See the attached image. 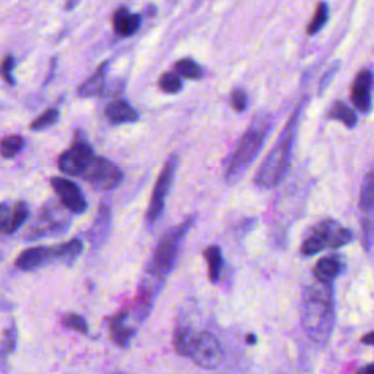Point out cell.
Segmentation results:
<instances>
[{
	"instance_id": "obj_1",
	"label": "cell",
	"mask_w": 374,
	"mask_h": 374,
	"mask_svg": "<svg viewBox=\"0 0 374 374\" xmlns=\"http://www.w3.org/2000/svg\"><path fill=\"white\" fill-rule=\"evenodd\" d=\"M193 223L194 218H187L182 224L173 227L163 235L158 244H156L144 270L139 289H137L135 299L133 314L137 322L145 320L151 313L156 297H158L163 285L166 284V280L175 266L177 258H179L182 249V243L190 228L193 227Z\"/></svg>"
},
{
	"instance_id": "obj_2",
	"label": "cell",
	"mask_w": 374,
	"mask_h": 374,
	"mask_svg": "<svg viewBox=\"0 0 374 374\" xmlns=\"http://www.w3.org/2000/svg\"><path fill=\"white\" fill-rule=\"evenodd\" d=\"M335 300L332 284L306 287L301 300V323L307 337L316 345H326L335 328Z\"/></svg>"
},
{
	"instance_id": "obj_3",
	"label": "cell",
	"mask_w": 374,
	"mask_h": 374,
	"mask_svg": "<svg viewBox=\"0 0 374 374\" xmlns=\"http://www.w3.org/2000/svg\"><path fill=\"white\" fill-rule=\"evenodd\" d=\"M306 103L307 100H303L297 106V108H295V111L291 114L289 120L282 129L277 144L273 145V148L261 164L258 173H256L254 183L259 187L262 189L277 187L288 174V170L291 167L292 147L295 137H297L300 116L306 107Z\"/></svg>"
},
{
	"instance_id": "obj_4",
	"label": "cell",
	"mask_w": 374,
	"mask_h": 374,
	"mask_svg": "<svg viewBox=\"0 0 374 374\" xmlns=\"http://www.w3.org/2000/svg\"><path fill=\"white\" fill-rule=\"evenodd\" d=\"M270 114L259 113L254 116L246 133L232 151L225 171V180L230 185L237 183L259 155L266 136L270 130Z\"/></svg>"
},
{
	"instance_id": "obj_5",
	"label": "cell",
	"mask_w": 374,
	"mask_h": 374,
	"mask_svg": "<svg viewBox=\"0 0 374 374\" xmlns=\"http://www.w3.org/2000/svg\"><path fill=\"white\" fill-rule=\"evenodd\" d=\"M84 244L80 239H73L68 243L57 246H38L24 250L15 262L16 268L30 272L44 268L53 262L72 265L82 254Z\"/></svg>"
},
{
	"instance_id": "obj_6",
	"label": "cell",
	"mask_w": 374,
	"mask_h": 374,
	"mask_svg": "<svg viewBox=\"0 0 374 374\" xmlns=\"http://www.w3.org/2000/svg\"><path fill=\"white\" fill-rule=\"evenodd\" d=\"M354 239L352 231L341 225L338 221L326 218L314 224L301 242V254L314 256L325 249H341L349 244Z\"/></svg>"
},
{
	"instance_id": "obj_7",
	"label": "cell",
	"mask_w": 374,
	"mask_h": 374,
	"mask_svg": "<svg viewBox=\"0 0 374 374\" xmlns=\"http://www.w3.org/2000/svg\"><path fill=\"white\" fill-rule=\"evenodd\" d=\"M177 166H179V158H177V155H171L167 160V163L164 164L158 179H156V183L154 186L152 196H151V202L147 211V216H145V221L148 225H154L161 218V213L164 212V208H166L167 196L173 186Z\"/></svg>"
},
{
	"instance_id": "obj_8",
	"label": "cell",
	"mask_w": 374,
	"mask_h": 374,
	"mask_svg": "<svg viewBox=\"0 0 374 374\" xmlns=\"http://www.w3.org/2000/svg\"><path fill=\"white\" fill-rule=\"evenodd\" d=\"M189 357L202 368H216L224 360V349L215 335L201 332L194 335Z\"/></svg>"
},
{
	"instance_id": "obj_9",
	"label": "cell",
	"mask_w": 374,
	"mask_h": 374,
	"mask_svg": "<svg viewBox=\"0 0 374 374\" xmlns=\"http://www.w3.org/2000/svg\"><path fill=\"white\" fill-rule=\"evenodd\" d=\"M70 225V218L63 208L57 205H47L42 213L38 215L37 221L31 227V232L28 237L31 240L53 237V235H61L68 231Z\"/></svg>"
},
{
	"instance_id": "obj_10",
	"label": "cell",
	"mask_w": 374,
	"mask_h": 374,
	"mask_svg": "<svg viewBox=\"0 0 374 374\" xmlns=\"http://www.w3.org/2000/svg\"><path fill=\"white\" fill-rule=\"evenodd\" d=\"M95 190L110 192L123 180L122 170L103 156H95L92 164L82 177Z\"/></svg>"
},
{
	"instance_id": "obj_11",
	"label": "cell",
	"mask_w": 374,
	"mask_h": 374,
	"mask_svg": "<svg viewBox=\"0 0 374 374\" xmlns=\"http://www.w3.org/2000/svg\"><path fill=\"white\" fill-rule=\"evenodd\" d=\"M95 158L91 145L85 141H76L58 158V168L68 175L84 177Z\"/></svg>"
},
{
	"instance_id": "obj_12",
	"label": "cell",
	"mask_w": 374,
	"mask_h": 374,
	"mask_svg": "<svg viewBox=\"0 0 374 374\" xmlns=\"http://www.w3.org/2000/svg\"><path fill=\"white\" fill-rule=\"evenodd\" d=\"M51 187L61 199L65 209L72 213H82L87 211L88 204L82 190L76 183L63 179V177H54L51 179Z\"/></svg>"
},
{
	"instance_id": "obj_13",
	"label": "cell",
	"mask_w": 374,
	"mask_h": 374,
	"mask_svg": "<svg viewBox=\"0 0 374 374\" xmlns=\"http://www.w3.org/2000/svg\"><path fill=\"white\" fill-rule=\"evenodd\" d=\"M371 88L373 75L370 70L363 69L354 80L351 88V100L361 113H368L371 110Z\"/></svg>"
},
{
	"instance_id": "obj_14",
	"label": "cell",
	"mask_w": 374,
	"mask_h": 374,
	"mask_svg": "<svg viewBox=\"0 0 374 374\" xmlns=\"http://www.w3.org/2000/svg\"><path fill=\"white\" fill-rule=\"evenodd\" d=\"M110 230H111V209L108 204H101L100 211L96 213V218L88 232L92 247L95 249L101 247L108 237Z\"/></svg>"
},
{
	"instance_id": "obj_15",
	"label": "cell",
	"mask_w": 374,
	"mask_h": 374,
	"mask_svg": "<svg viewBox=\"0 0 374 374\" xmlns=\"http://www.w3.org/2000/svg\"><path fill=\"white\" fill-rule=\"evenodd\" d=\"M127 316H129L127 311H120V313H117L110 322L111 339L117 347H122V348L129 347L132 338L136 333V330L132 326H129Z\"/></svg>"
},
{
	"instance_id": "obj_16",
	"label": "cell",
	"mask_w": 374,
	"mask_h": 374,
	"mask_svg": "<svg viewBox=\"0 0 374 374\" xmlns=\"http://www.w3.org/2000/svg\"><path fill=\"white\" fill-rule=\"evenodd\" d=\"M141 28V16L126 8H119L113 15V30L120 37H130Z\"/></svg>"
},
{
	"instance_id": "obj_17",
	"label": "cell",
	"mask_w": 374,
	"mask_h": 374,
	"mask_svg": "<svg viewBox=\"0 0 374 374\" xmlns=\"http://www.w3.org/2000/svg\"><path fill=\"white\" fill-rule=\"evenodd\" d=\"M342 270V262L337 256H326L313 269V275L320 284H333Z\"/></svg>"
},
{
	"instance_id": "obj_18",
	"label": "cell",
	"mask_w": 374,
	"mask_h": 374,
	"mask_svg": "<svg viewBox=\"0 0 374 374\" xmlns=\"http://www.w3.org/2000/svg\"><path fill=\"white\" fill-rule=\"evenodd\" d=\"M106 116L110 123L113 125H123V123H133L139 119L137 111L125 100H116L110 103L106 108Z\"/></svg>"
},
{
	"instance_id": "obj_19",
	"label": "cell",
	"mask_w": 374,
	"mask_h": 374,
	"mask_svg": "<svg viewBox=\"0 0 374 374\" xmlns=\"http://www.w3.org/2000/svg\"><path fill=\"white\" fill-rule=\"evenodd\" d=\"M108 70V62L101 63L96 68V70L88 77V80L77 88V94L81 96L89 98V96H96L104 91L106 85V75Z\"/></svg>"
},
{
	"instance_id": "obj_20",
	"label": "cell",
	"mask_w": 374,
	"mask_h": 374,
	"mask_svg": "<svg viewBox=\"0 0 374 374\" xmlns=\"http://www.w3.org/2000/svg\"><path fill=\"white\" fill-rule=\"evenodd\" d=\"M28 216H30V209H28L25 202L15 204L13 206L9 208L6 221L4 224L2 231H0V234H6V235L13 234L15 231H18L27 223Z\"/></svg>"
},
{
	"instance_id": "obj_21",
	"label": "cell",
	"mask_w": 374,
	"mask_h": 374,
	"mask_svg": "<svg viewBox=\"0 0 374 374\" xmlns=\"http://www.w3.org/2000/svg\"><path fill=\"white\" fill-rule=\"evenodd\" d=\"M204 256L208 263V278L212 284H216L221 278L223 270V253L218 246H209L205 249Z\"/></svg>"
},
{
	"instance_id": "obj_22",
	"label": "cell",
	"mask_w": 374,
	"mask_h": 374,
	"mask_svg": "<svg viewBox=\"0 0 374 374\" xmlns=\"http://www.w3.org/2000/svg\"><path fill=\"white\" fill-rule=\"evenodd\" d=\"M16 344H18V329L15 322L12 320L9 328H6L4 332L2 341H0V366L2 367L8 366V360L15 352Z\"/></svg>"
},
{
	"instance_id": "obj_23",
	"label": "cell",
	"mask_w": 374,
	"mask_h": 374,
	"mask_svg": "<svg viewBox=\"0 0 374 374\" xmlns=\"http://www.w3.org/2000/svg\"><path fill=\"white\" fill-rule=\"evenodd\" d=\"M373 205H374V180H373V171H368L363 182L360 193V209L363 211L364 218L371 220Z\"/></svg>"
},
{
	"instance_id": "obj_24",
	"label": "cell",
	"mask_w": 374,
	"mask_h": 374,
	"mask_svg": "<svg viewBox=\"0 0 374 374\" xmlns=\"http://www.w3.org/2000/svg\"><path fill=\"white\" fill-rule=\"evenodd\" d=\"M329 117L333 120H339L347 127H354L357 125V116L345 103L335 101L329 110Z\"/></svg>"
},
{
	"instance_id": "obj_25",
	"label": "cell",
	"mask_w": 374,
	"mask_h": 374,
	"mask_svg": "<svg viewBox=\"0 0 374 374\" xmlns=\"http://www.w3.org/2000/svg\"><path fill=\"white\" fill-rule=\"evenodd\" d=\"M194 332L189 326H179L174 332V348L180 356L189 357V351L194 338Z\"/></svg>"
},
{
	"instance_id": "obj_26",
	"label": "cell",
	"mask_w": 374,
	"mask_h": 374,
	"mask_svg": "<svg viewBox=\"0 0 374 374\" xmlns=\"http://www.w3.org/2000/svg\"><path fill=\"white\" fill-rule=\"evenodd\" d=\"M25 145V141L23 136L19 135H11L4 137L2 141H0V155L4 156V158H13L19 152L23 151Z\"/></svg>"
},
{
	"instance_id": "obj_27",
	"label": "cell",
	"mask_w": 374,
	"mask_h": 374,
	"mask_svg": "<svg viewBox=\"0 0 374 374\" xmlns=\"http://www.w3.org/2000/svg\"><path fill=\"white\" fill-rule=\"evenodd\" d=\"M328 19H329V8L325 2H320L316 8V12H314V16L311 18L308 27H307V34L314 35V34H318L319 31H322L323 27L328 24Z\"/></svg>"
},
{
	"instance_id": "obj_28",
	"label": "cell",
	"mask_w": 374,
	"mask_h": 374,
	"mask_svg": "<svg viewBox=\"0 0 374 374\" xmlns=\"http://www.w3.org/2000/svg\"><path fill=\"white\" fill-rule=\"evenodd\" d=\"M174 69L177 75L187 77V80H199L202 76L201 66L198 63H194L192 58H182L180 62L175 63Z\"/></svg>"
},
{
	"instance_id": "obj_29",
	"label": "cell",
	"mask_w": 374,
	"mask_h": 374,
	"mask_svg": "<svg viewBox=\"0 0 374 374\" xmlns=\"http://www.w3.org/2000/svg\"><path fill=\"white\" fill-rule=\"evenodd\" d=\"M158 85H160V89L164 91V92H167V94H177V92H180L182 88H183L180 76L177 75L175 72H167V73H164L160 77Z\"/></svg>"
},
{
	"instance_id": "obj_30",
	"label": "cell",
	"mask_w": 374,
	"mask_h": 374,
	"mask_svg": "<svg viewBox=\"0 0 374 374\" xmlns=\"http://www.w3.org/2000/svg\"><path fill=\"white\" fill-rule=\"evenodd\" d=\"M58 120V111L56 108H50L47 111H44L40 117H37V119L31 123V130H44L53 125H56V122Z\"/></svg>"
},
{
	"instance_id": "obj_31",
	"label": "cell",
	"mask_w": 374,
	"mask_h": 374,
	"mask_svg": "<svg viewBox=\"0 0 374 374\" xmlns=\"http://www.w3.org/2000/svg\"><path fill=\"white\" fill-rule=\"evenodd\" d=\"M62 323L65 328L75 330V332H80L82 335L88 333V325L85 322V319L80 314H75V313H69L66 316L62 319Z\"/></svg>"
},
{
	"instance_id": "obj_32",
	"label": "cell",
	"mask_w": 374,
	"mask_h": 374,
	"mask_svg": "<svg viewBox=\"0 0 374 374\" xmlns=\"http://www.w3.org/2000/svg\"><path fill=\"white\" fill-rule=\"evenodd\" d=\"M247 94L243 91V89H234L231 92V96H230V104L231 107L239 111V113H243L246 108H247Z\"/></svg>"
},
{
	"instance_id": "obj_33",
	"label": "cell",
	"mask_w": 374,
	"mask_h": 374,
	"mask_svg": "<svg viewBox=\"0 0 374 374\" xmlns=\"http://www.w3.org/2000/svg\"><path fill=\"white\" fill-rule=\"evenodd\" d=\"M13 68H15V58H13V56H6L4 58L2 65H0V76H2L4 81L8 82L9 85H13L15 84L13 77H12V69Z\"/></svg>"
},
{
	"instance_id": "obj_34",
	"label": "cell",
	"mask_w": 374,
	"mask_h": 374,
	"mask_svg": "<svg viewBox=\"0 0 374 374\" xmlns=\"http://www.w3.org/2000/svg\"><path fill=\"white\" fill-rule=\"evenodd\" d=\"M341 66V63L339 62H335L330 68H329V70L322 76V80H320V85H319V94L322 95L323 94V91L326 89V87L330 84V81H332V77L335 76V73H337V70H338V68Z\"/></svg>"
},
{
	"instance_id": "obj_35",
	"label": "cell",
	"mask_w": 374,
	"mask_h": 374,
	"mask_svg": "<svg viewBox=\"0 0 374 374\" xmlns=\"http://www.w3.org/2000/svg\"><path fill=\"white\" fill-rule=\"evenodd\" d=\"M9 205L6 204H0V231H2L4 228V224L6 221V216H8V212H9Z\"/></svg>"
},
{
	"instance_id": "obj_36",
	"label": "cell",
	"mask_w": 374,
	"mask_h": 374,
	"mask_svg": "<svg viewBox=\"0 0 374 374\" xmlns=\"http://www.w3.org/2000/svg\"><path fill=\"white\" fill-rule=\"evenodd\" d=\"M356 374H374V367H373V364H367V366L361 367Z\"/></svg>"
},
{
	"instance_id": "obj_37",
	"label": "cell",
	"mask_w": 374,
	"mask_h": 374,
	"mask_svg": "<svg viewBox=\"0 0 374 374\" xmlns=\"http://www.w3.org/2000/svg\"><path fill=\"white\" fill-rule=\"evenodd\" d=\"M373 339H374V333H373V332H368V333L366 335V337L363 338V342H364L366 345L371 347V345L374 344V341H373Z\"/></svg>"
},
{
	"instance_id": "obj_38",
	"label": "cell",
	"mask_w": 374,
	"mask_h": 374,
	"mask_svg": "<svg viewBox=\"0 0 374 374\" xmlns=\"http://www.w3.org/2000/svg\"><path fill=\"white\" fill-rule=\"evenodd\" d=\"M246 341H247V344H249V345H254L256 342H258V338H256L253 333H249L247 337H246Z\"/></svg>"
},
{
	"instance_id": "obj_39",
	"label": "cell",
	"mask_w": 374,
	"mask_h": 374,
	"mask_svg": "<svg viewBox=\"0 0 374 374\" xmlns=\"http://www.w3.org/2000/svg\"><path fill=\"white\" fill-rule=\"evenodd\" d=\"M2 259H4V254H2V253H0V262H2Z\"/></svg>"
}]
</instances>
